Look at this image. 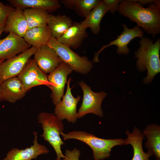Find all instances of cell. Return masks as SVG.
Returning a JSON list of instances; mask_svg holds the SVG:
<instances>
[{
  "mask_svg": "<svg viewBox=\"0 0 160 160\" xmlns=\"http://www.w3.org/2000/svg\"><path fill=\"white\" fill-rule=\"evenodd\" d=\"M0 39V60H4L28 49L31 46L23 38L11 33Z\"/></svg>",
  "mask_w": 160,
  "mask_h": 160,
  "instance_id": "cell-13",
  "label": "cell"
},
{
  "mask_svg": "<svg viewBox=\"0 0 160 160\" xmlns=\"http://www.w3.org/2000/svg\"><path fill=\"white\" fill-rule=\"evenodd\" d=\"M108 9V11L112 13L118 11L119 4L121 0H103Z\"/></svg>",
  "mask_w": 160,
  "mask_h": 160,
  "instance_id": "cell-28",
  "label": "cell"
},
{
  "mask_svg": "<svg viewBox=\"0 0 160 160\" xmlns=\"http://www.w3.org/2000/svg\"><path fill=\"white\" fill-rule=\"evenodd\" d=\"M14 9L12 7L6 5L0 1V25L4 24L8 15Z\"/></svg>",
  "mask_w": 160,
  "mask_h": 160,
  "instance_id": "cell-26",
  "label": "cell"
},
{
  "mask_svg": "<svg viewBox=\"0 0 160 160\" xmlns=\"http://www.w3.org/2000/svg\"><path fill=\"white\" fill-rule=\"evenodd\" d=\"M143 134L148 138L145 147L148 151L151 152L156 160H160V127L157 124L147 125L143 130Z\"/></svg>",
  "mask_w": 160,
  "mask_h": 160,
  "instance_id": "cell-22",
  "label": "cell"
},
{
  "mask_svg": "<svg viewBox=\"0 0 160 160\" xmlns=\"http://www.w3.org/2000/svg\"><path fill=\"white\" fill-rule=\"evenodd\" d=\"M124 30L122 33L117 36V38L111 41L107 45H103L101 49L95 53L92 60L94 62H99L98 56L100 53L106 48L111 45L117 46V53L119 55H127L130 51L128 45L131 41L136 37L141 38L143 37L144 31L138 26H135L131 29L128 28L126 25L122 24Z\"/></svg>",
  "mask_w": 160,
  "mask_h": 160,
  "instance_id": "cell-10",
  "label": "cell"
},
{
  "mask_svg": "<svg viewBox=\"0 0 160 160\" xmlns=\"http://www.w3.org/2000/svg\"><path fill=\"white\" fill-rule=\"evenodd\" d=\"M28 29V23L23 10L15 9L9 13L4 24L5 33H11L23 38Z\"/></svg>",
  "mask_w": 160,
  "mask_h": 160,
  "instance_id": "cell-16",
  "label": "cell"
},
{
  "mask_svg": "<svg viewBox=\"0 0 160 160\" xmlns=\"http://www.w3.org/2000/svg\"><path fill=\"white\" fill-rule=\"evenodd\" d=\"M38 122L41 124L43 130L41 136L52 147L57 155L56 160L65 158L61 150L65 143L60 135L64 130L63 122L54 114L46 112L40 113L37 117Z\"/></svg>",
  "mask_w": 160,
  "mask_h": 160,
  "instance_id": "cell-4",
  "label": "cell"
},
{
  "mask_svg": "<svg viewBox=\"0 0 160 160\" xmlns=\"http://www.w3.org/2000/svg\"><path fill=\"white\" fill-rule=\"evenodd\" d=\"M73 71L67 64L62 62L56 69L47 76L48 87L51 90V97L54 105L61 101L67 82V77Z\"/></svg>",
  "mask_w": 160,
  "mask_h": 160,
  "instance_id": "cell-7",
  "label": "cell"
},
{
  "mask_svg": "<svg viewBox=\"0 0 160 160\" xmlns=\"http://www.w3.org/2000/svg\"><path fill=\"white\" fill-rule=\"evenodd\" d=\"M79 84L83 91V95L81 104L77 112V119L81 118L89 113L103 117L101 104L107 95L106 93L103 91L94 92L83 81H80Z\"/></svg>",
  "mask_w": 160,
  "mask_h": 160,
  "instance_id": "cell-6",
  "label": "cell"
},
{
  "mask_svg": "<svg viewBox=\"0 0 160 160\" xmlns=\"http://www.w3.org/2000/svg\"><path fill=\"white\" fill-rule=\"evenodd\" d=\"M36 49V48L31 47L26 51L3 61L0 65V83L10 78L18 76Z\"/></svg>",
  "mask_w": 160,
  "mask_h": 160,
  "instance_id": "cell-8",
  "label": "cell"
},
{
  "mask_svg": "<svg viewBox=\"0 0 160 160\" xmlns=\"http://www.w3.org/2000/svg\"><path fill=\"white\" fill-rule=\"evenodd\" d=\"M52 37L47 25L29 29L23 38L31 46L37 48L47 44Z\"/></svg>",
  "mask_w": 160,
  "mask_h": 160,
  "instance_id": "cell-21",
  "label": "cell"
},
{
  "mask_svg": "<svg viewBox=\"0 0 160 160\" xmlns=\"http://www.w3.org/2000/svg\"><path fill=\"white\" fill-rule=\"evenodd\" d=\"M33 133L34 139L32 145L25 149L13 148L7 152L2 160H31L40 155L48 153L49 151L47 147L38 143L37 132L34 131Z\"/></svg>",
  "mask_w": 160,
  "mask_h": 160,
  "instance_id": "cell-14",
  "label": "cell"
},
{
  "mask_svg": "<svg viewBox=\"0 0 160 160\" xmlns=\"http://www.w3.org/2000/svg\"><path fill=\"white\" fill-rule=\"evenodd\" d=\"M17 77L27 91L36 86L49 85L47 76L39 68L33 59L28 60Z\"/></svg>",
  "mask_w": 160,
  "mask_h": 160,
  "instance_id": "cell-11",
  "label": "cell"
},
{
  "mask_svg": "<svg viewBox=\"0 0 160 160\" xmlns=\"http://www.w3.org/2000/svg\"><path fill=\"white\" fill-rule=\"evenodd\" d=\"M23 13L28 23V29L47 25L52 15L44 10L27 8Z\"/></svg>",
  "mask_w": 160,
  "mask_h": 160,
  "instance_id": "cell-24",
  "label": "cell"
},
{
  "mask_svg": "<svg viewBox=\"0 0 160 160\" xmlns=\"http://www.w3.org/2000/svg\"><path fill=\"white\" fill-rule=\"evenodd\" d=\"M61 135L63 140L75 139L86 143L92 149L95 160H101L109 157L111 149L117 145L125 144L126 140L121 138L106 139L98 138L95 135L86 132L79 130L73 131Z\"/></svg>",
  "mask_w": 160,
  "mask_h": 160,
  "instance_id": "cell-3",
  "label": "cell"
},
{
  "mask_svg": "<svg viewBox=\"0 0 160 160\" xmlns=\"http://www.w3.org/2000/svg\"><path fill=\"white\" fill-rule=\"evenodd\" d=\"M148 5L144 8L135 0H121L118 11L155 38L160 33V9L154 3Z\"/></svg>",
  "mask_w": 160,
  "mask_h": 160,
  "instance_id": "cell-1",
  "label": "cell"
},
{
  "mask_svg": "<svg viewBox=\"0 0 160 160\" xmlns=\"http://www.w3.org/2000/svg\"><path fill=\"white\" fill-rule=\"evenodd\" d=\"M3 101H4V100L1 95L0 91V102H2Z\"/></svg>",
  "mask_w": 160,
  "mask_h": 160,
  "instance_id": "cell-30",
  "label": "cell"
},
{
  "mask_svg": "<svg viewBox=\"0 0 160 160\" xmlns=\"http://www.w3.org/2000/svg\"><path fill=\"white\" fill-rule=\"evenodd\" d=\"M81 152L76 148H74L72 150L67 149L65 151V158L61 160H79Z\"/></svg>",
  "mask_w": 160,
  "mask_h": 160,
  "instance_id": "cell-27",
  "label": "cell"
},
{
  "mask_svg": "<svg viewBox=\"0 0 160 160\" xmlns=\"http://www.w3.org/2000/svg\"><path fill=\"white\" fill-rule=\"evenodd\" d=\"M99 0H62L60 1L66 7L73 9L79 16L85 18L97 4Z\"/></svg>",
  "mask_w": 160,
  "mask_h": 160,
  "instance_id": "cell-25",
  "label": "cell"
},
{
  "mask_svg": "<svg viewBox=\"0 0 160 160\" xmlns=\"http://www.w3.org/2000/svg\"><path fill=\"white\" fill-rule=\"evenodd\" d=\"M9 4L15 9L23 10L33 8L46 10L52 12L60 7V1L58 0H8Z\"/></svg>",
  "mask_w": 160,
  "mask_h": 160,
  "instance_id": "cell-20",
  "label": "cell"
},
{
  "mask_svg": "<svg viewBox=\"0 0 160 160\" xmlns=\"http://www.w3.org/2000/svg\"><path fill=\"white\" fill-rule=\"evenodd\" d=\"M71 80L70 78L67 81L66 91L62 100L55 105L54 114L62 121L66 119L68 122L74 124L77 121V105L81 96L78 95L75 98L72 95L70 87Z\"/></svg>",
  "mask_w": 160,
  "mask_h": 160,
  "instance_id": "cell-9",
  "label": "cell"
},
{
  "mask_svg": "<svg viewBox=\"0 0 160 160\" xmlns=\"http://www.w3.org/2000/svg\"><path fill=\"white\" fill-rule=\"evenodd\" d=\"M33 56L36 64L45 74L51 73L63 62L55 50L47 44L37 48Z\"/></svg>",
  "mask_w": 160,
  "mask_h": 160,
  "instance_id": "cell-12",
  "label": "cell"
},
{
  "mask_svg": "<svg viewBox=\"0 0 160 160\" xmlns=\"http://www.w3.org/2000/svg\"><path fill=\"white\" fill-rule=\"evenodd\" d=\"M0 91L4 101L14 103L24 97L28 91L18 77H15L1 83Z\"/></svg>",
  "mask_w": 160,
  "mask_h": 160,
  "instance_id": "cell-15",
  "label": "cell"
},
{
  "mask_svg": "<svg viewBox=\"0 0 160 160\" xmlns=\"http://www.w3.org/2000/svg\"><path fill=\"white\" fill-rule=\"evenodd\" d=\"M153 42L149 38L143 37L139 41L140 47L134 52L135 57L137 59V69L140 71L147 70V76L143 80L145 83L151 82L155 75L160 71L159 38Z\"/></svg>",
  "mask_w": 160,
  "mask_h": 160,
  "instance_id": "cell-2",
  "label": "cell"
},
{
  "mask_svg": "<svg viewBox=\"0 0 160 160\" xmlns=\"http://www.w3.org/2000/svg\"><path fill=\"white\" fill-rule=\"evenodd\" d=\"M126 133L127 137L125 145L130 144L133 148V156L131 160H149L153 154L149 151L146 153L144 151L142 145L145 136L140 130L135 127L132 133L127 130Z\"/></svg>",
  "mask_w": 160,
  "mask_h": 160,
  "instance_id": "cell-19",
  "label": "cell"
},
{
  "mask_svg": "<svg viewBox=\"0 0 160 160\" xmlns=\"http://www.w3.org/2000/svg\"><path fill=\"white\" fill-rule=\"evenodd\" d=\"M4 24L0 25V37L2 33L4 31Z\"/></svg>",
  "mask_w": 160,
  "mask_h": 160,
  "instance_id": "cell-29",
  "label": "cell"
},
{
  "mask_svg": "<svg viewBox=\"0 0 160 160\" xmlns=\"http://www.w3.org/2000/svg\"><path fill=\"white\" fill-rule=\"evenodd\" d=\"M87 36L86 29L82 27L81 23L74 22L57 40L71 48L76 49Z\"/></svg>",
  "mask_w": 160,
  "mask_h": 160,
  "instance_id": "cell-17",
  "label": "cell"
},
{
  "mask_svg": "<svg viewBox=\"0 0 160 160\" xmlns=\"http://www.w3.org/2000/svg\"><path fill=\"white\" fill-rule=\"evenodd\" d=\"M108 11V9L105 3L103 0H100L85 20L80 23L82 27L86 29L89 28L94 34L97 35L100 30L101 20Z\"/></svg>",
  "mask_w": 160,
  "mask_h": 160,
  "instance_id": "cell-18",
  "label": "cell"
},
{
  "mask_svg": "<svg viewBox=\"0 0 160 160\" xmlns=\"http://www.w3.org/2000/svg\"><path fill=\"white\" fill-rule=\"evenodd\" d=\"M53 49L62 61L68 65L75 71L85 75L93 67L92 62L85 56H80L69 47L52 37L47 44Z\"/></svg>",
  "mask_w": 160,
  "mask_h": 160,
  "instance_id": "cell-5",
  "label": "cell"
},
{
  "mask_svg": "<svg viewBox=\"0 0 160 160\" xmlns=\"http://www.w3.org/2000/svg\"><path fill=\"white\" fill-rule=\"evenodd\" d=\"M73 23L70 18L65 15H52L47 25L52 37L57 39L65 33Z\"/></svg>",
  "mask_w": 160,
  "mask_h": 160,
  "instance_id": "cell-23",
  "label": "cell"
},
{
  "mask_svg": "<svg viewBox=\"0 0 160 160\" xmlns=\"http://www.w3.org/2000/svg\"><path fill=\"white\" fill-rule=\"evenodd\" d=\"M4 61V60H0V65Z\"/></svg>",
  "mask_w": 160,
  "mask_h": 160,
  "instance_id": "cell-31",
  "label": "cell"
}]
</instances>
